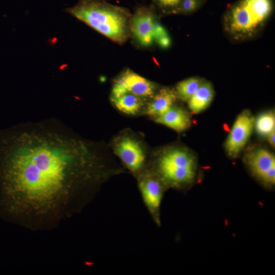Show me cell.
Instances as JSON below:
<instances>
[{"label": "cell", "mask_w": 275, "mask_h": 275, "mask_svg": "<svg viewBox=\"0 0 275 275\" xmlns=\"http://www.w3.org/2000/svg\"><path fill=\"white\" fill-rule=\"evenodd\" d=\"M66 11L115 42L122 43L128 38L130 14L124 8L103 0H79Z\"/></svg>", "instance_id": "cell-2"}, {"label": "cell", "mask_w": 275, "mask_h": 275, "mask_svg": "<svg viewBox=\"0 0 275 275\" xmlns=\"http://www.w3.org/2000/svg\"><path fill=\"white\" fill-rule=\"evenodd\" d=\"M200 4V0H182L179 4V10L185 13L191 12L196 10Z\"/></svg>", "instance_id": "cell-18"}, {"label": "cell", "mask_w": 275, "mask_h": 275, "mask_svg": "<svg viewBox=\"0 0 275 275\" xmlns=\"http://www.w3.org/2000/svg\"><path fill=\"white\" fill-rule=\"evenodd\" d=\"M5 141L0 160L2 193L9 211L46 225L82 208L110 175L85 145L44 125L27 127Z\"/></svg>", "instance_id": "cell-1"}, {"label": "cell", "mask_w": 275, "mask_h": 275, "mask_svg": "<svg viewBox=\"0 0 275 275\" xmlns=\"http://www.w3.org/2000/svg\"><path fill=\"white\" fill-rule=\"evenodd\" d=\"M202 83L196 77L183 80L176 86V94L183 101H188Z\"/></svg>", "instance_id": "cell-16"}, {"label": "cell", "mask_w": 275, "mask_h": 275, "mask_svg": "<svg viewBox=\"0 0 275 275\" xmlns=\"http://www.w3.org/2000/svg\"><path fill=\"white\" fill-rule=\"evenodd\" d=\"M267 136H268V142L269 144L271 146L274 147L275 130L272 131L270 134H269Z\"/></svg>", "instance_id": "cell-22"}, {"label": "cell", "mask_w": 275, "mask_h": 275, "mask_svg": "<svg viewBox=\"0 0 275 275\" xmlns=\"http://www.w3.org/2000/svg\"><path fill=\"white\" fill-rule=\"evenodd\" d=\"M168 35L164 28L159 23L155 22L154 30V39L156 40Z\"/></svg>", "instance_id": "cell-19"}, {"label": "cell", "mask_w": 275, "mask_h": 275, "mask_svg": "<svg viewBox=\"0 0 275 275\" xmlns=\"http://www.w3.org/2000/svg\"><path fill=\"white\" fill-rule=\"evenodd\" d=\"M213 95L211 85L209 82L202 84L188 101L189 109L195 114L203 111L210 104Z\"/></svg>", "instance_id": "cell-13"}, {"label": "cell", "mask_w": 275, "mask_h": 275, "mask_svg": "<svg viewBox=\"0 0 275 275\" xmlns=\"http://www.w3.org/2000/svg\"><path fill=\"white\" fill-rule=\"evenodd\" d=\"M112 100L119 110L129 115L135 114L142 106L140 97L130 93L125 94Z\"/></svg>", "instance_id": "cell-15"}, {"label": "cell", "mask_w": 275, "mask_h": 275, "mask_svg": "<svg viewBox=\"0 0 275 275\" xmlns=\"http://www.w3.org/2000/svg\"><path fill=\"white\" fill-rule=\"evenodd\" d=\"M246 162L253 173L268 185L275 182V158L263 148L255 150L247 156Z\"/></svg>", "instance_id": "cell-8"}, {"label": "cell", "mask_w": 275, "mask_h": 275, "mask_svg": "<svg viewBox=\"0 0 275 275\" xmlns=\"http://www.w3.org/2000/svg\"><path fill=\"white\" fill-rule=\"evenodd\" d=\"M255 124L254 117L244 112L236 118L225 144L229 156L236 157L247 143Z\"/></svg>", "instance_id": "cell-6"}, {"label": "cell", "mask_w": 275, "mask_h": 275, "mask_svg": "<svg viewBox=\"0 0 275 275\" xmlns=\"http://www.w3.org/2000/svg\"><path fill=\"white\" fill-rule=\"evenodd\" d=\"M161 6L164 7H175L178 6L182 0H156Z\"/></svg>", "instance_id": "cell-20"}, {"label": "cell", "mask_w": 275, "mask_h": 275, "mask_svg": "<svg viewBox=\"0 0 275 275\" xmlns=\"http://www.w3.org/2000/svg\"><path fill=\"white\" fill-rule=\"evenodd\" d=\"M155 121L177 131L185 130L191 124L188 114L182 108L173 106L162 115L157 117Z\"/></svg>", "instance_id": "cell-11"}, {"label": "cell", "mask_w": 275, "mask_h": 275, "mask_svg": "<svg viewBox=\"0 0 275 275\" xmlns=\"http://www.w3.org/2000/svg\"><path fill=\"white\" fill-rule=\"evenodd\" d=\"M132 30L139 42L144 46L151 44L154 39L155 21L153 13L146 8H139L131 20Z\"/></svg>", "instance_id": "cell-9"}, {"label": "cell", "mask_w": 275, "mask_h": 275, "mask_svg": "<svg viewBox=\"0 0 275 275\" xmlns=\"http://www.w3.org/2000/svg\"><path fill=\"white\" fill-rule=\"evenodd\" d=\"M115 152L126 168L135 174H141L146 163V155L135 139L124 137L116 144Z\"/></svg>", "instance_id": "cell-7"}, {"label": "cell", "mask_w": 275, "mask_h": 275, "mask_svg": "<svg viewBox=\"0 0 275 275\" xmlns=\"http://www.w3.org/2000/svg\"><path fill=\"white\" fill-rule=\"evenodd\" d=\"M256 129L260 135L268 136L274 130L275 116L272 112H267L260 114L255 122Z\"/></svg>", "instance_id": "cell-17"}, {"label": "cell", "mask_w": 275, "mask_h": 275, "mask_svg": "<svg viewBox=\"0 0 275 275\" xmlns=\"http://www.w3.org/2000/svg\"><path fill=\"white\" fill-rule=\"evenodd\" d=\"M229 26L232 32L238 33L250 32L258 26L251 12L242 1L232 9Z\"/></svg>", "instance_id": "cell-10"}, {"label": "cell", "mask_w": 275, "mask_h": 275, "mask_svg": "<svg viewBox=\"0 0 275 275\" xmlns=\"http://www.w3.org/2000/svg\"><path fill=\"white\" fill-rule=\"evenodd\" d=\"M138 186L146 208L155 224L159 226L164 184L154 172L146 171L139 175Z\"/></svg>", "instance_id": "cell-4"}, {"label": "cell", "mask_w": 275, "mask_h": 275, "mask_svg": "<svg viewBox=\"0 0 275 275\" xmlns=\"http://www.w3.org/2000/svg\"><path fill=\"white\" fill-rule=\"evenodd\" d=\"M242 2L258 26L267 17L271 11L270 0H243Z\"/></svg>", "instance_id": "cell-14"}, {"label": "cell", "mask_w": 275, "mask_h": 275, "mask_svg": "<svg viewBox=\"0 0 275 275\" xmlns=\"http://www.w3.org/2000/svg\"><path fill=\"white\" fill-rule=\"evenodd\" d=\"M155 87L151 81L127 70L115 81L112 90V99H115L126 93H130L140 97L152 96Z\"/></svg>", "instance_id": "cell-5"}, {"label": "cell", "mask_w": 275, "mask_h": 275, "mask_svg": "<svg viewBox=\"0 0 275 275\" xmlns=\"http://www.w3.org/2000/svg\"><path fill=\"white\" fill-rule=\"evenodd\" d=\"M153 172L164 185L180 187L194 180L196 172L195 158L185 149H170L158 157Z\"/></svg>", "instance_id": "cell-3"}, {"label": "cell", "mask_w": 275, "mask_h": 275, "mask_svg": "<svg viewBox=\"0 0 275 275\" xmlns=\"http://www.w3.org/2000/svg\"><path fill=\"white\" fill-rule=\"evenodd\" d=\"M156 41L163 48L168 47L171 44V40L168 35L159 39Z\"/></svg>", "instance_id": "cell-21"}, {"label": "cell", "mask_w": 275, "mask_h": 275, "mask_svg": "<svg viewBox=\"0 0 275 275\" xmlns=\"http://www.w3.org/2000/svg\"><path fill=\"white\" fill-rule=\"evenodd\" d=\"M175 92L169 88H163L156 94L146 109V114L157 117L172 107L177 98Z\"/></svg>", "instance_id": "cell-12"}]
</instances>
